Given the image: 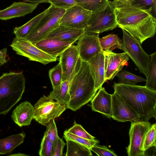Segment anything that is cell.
I'll return each mask as SVG.
<instances>
[{
    "label": "cell",
    "instance_id": "7402d4cb",
    "mask_svg": "<svg viewBox=\"0 0 156 156\" xmlns=\"http://www.w3.org/2000/svg\"><path fill=\"white\" fill-rule=\"evenodd\" d=\"M26 134L22 132L0 139V155L10 154L17 147L23 143Z\"/></svg>",
    "mask_w": 156,
    "mask_h": 156
},
{
    "label": "cell",
    "instance_id": "ac0fdd59",
    "mask_svg": "<svg viewBox=\"0 0 156 156\" xmlns=\"http://www.w3.org/2000/svg\"><path fill=\"white\" fill-rule=\"evenodd\" d=\"M99 90L91 100L92 110L108 118H112V94L108 93L104 87H102Z\"/></svg>",
    "mask_w": 156,
    "mask_h": 156
},
{
    "label": "cell",
    "instance_id": "7a4b0ae2",
    "mask_svg": "<svg viewBox=\"0 0 156 156\" xmlns=\"http://www.w3.org/2000/svg\"><path fill=\"white\" fill-rule=\"evenodd\" d=\"M114 91L123 98L137 112L140 120L148 121L156 119V91L145 86L114 83Z\"/></svg>",
    "mask_w": 156,
    "mask_h": 156
},
{
    "label": "cell",
    "instance_id": "60d3db41",
    "mask_svg": "<svg viewBox=\"0 0 156 156\" xmlns=\"http://www.w3.org/2000/svg\"><path fill=\"white\" fill-rule=\"evenodd\" d=\"M50 0H27V2L38 4L43 3H49Z\"/></svg>",
    "mask_w": 156,
    "mask_h": 156
},
{
    "label": "cell",
    "instance_id": "74e56055",
    "mask_svg": "<svg viewBox=\"0 0 156 156\" xmlns=\"http://www.w3.org/2000/svg\"><path fill=\"white\" fill-rule=\"evenodd\" d=\"M76 0H50L51 4L56 7L67 9L76 4Z\"/></svg>",
    "mask_w": 156,
    "mask_h": 156
},
{
    "label": "cell",
    "instance_id": "8fae6325",
    "mask_svg": "<svg viewBox=\"0 0 156 156\" xmlns=\"http://www.w3.org/2000/svg\"><path fill=\"white\" fill-rule=\"evenodd\" d=\"M92 12L75 5L66 10L60 25L84 30L87 25Z\"/></svg>",
    "mask_w": 156,
    "mask_h": 156
},
{
    "label": "cell",
    "instance_id": "277c9868",
    "mask_svg": "<svg viewBox=\"0 0 156 156\" xmlns=\"http://www.w3.org/2000/svg\"><path fill=\"white\" fill-rule=\"evenodd\" d=\"M26 81L22 72L4 73L0 76V115H5L22 98Z\"/></svg>",
    "mask_w": 156,
    "mask_h": 156
},
{
    "label": "cell",
    "instance_id": "f546056e",
    "mask_svg": "<svg viewBox=\"0 0 156 156\" xmlns=\"http://www.w3.org/2000/svg\"><path fill=\"white\" fill-rule=\"evenodd\" d=\"M156 124L151 125L145 135L143 145V150L145 152L152 147H156Z\"/></svg>",
    "mask_w": 156,
    "mask_h": 156
},
{
    "label": "cell",
    "instance_id": "836d02e7",
    "mask_svg": "<svg viewBox=\"0 0 156 156\" xmlns=\"http://www.w3.org/2000/svg\"><path fill=\"white\" fill-rule=\"evenodd\" d=\"M69 132L77 136L89 140L95 139V137L88 133L80 124L74 121V125L67 130Z\"/></svg>",
    "mask_w": 156,
    "mask_h": 156
},
{
    "label": "cell",
    "instance_id": "30bf717a",
    "mask_svg": "<svg viewBox=\"0 0 156 156\" xmlns=\"http://www.w3.org/2000/svg\"><path fill=\"white\" fill-rule=\"evenodd\" d=\"M151 125L149 121L140 120L131 122L129 130V144L126 148L129 156H144L143 145L145 135Z\"/></svg>",
    "mask_w": 156,
    "mask_h": 156
},
{
    "label": "cell",
    "instance_id": "52a82bcc",
    "mask_svg": "<svg viewBox=\"0 0 156 156\" xmlns=\"http://www.w3.org/2000/svg\"><path fill=\"white\" fill-rule=\"evenodd\" d=\"M117 26L114 8L111 1L103 10L92 13L84 33L88 34H100L112 30Z\"/></svg>",
    "mask_w": 156,
    "mask_h": 156
},
{
    "label": "cell",
    "instance_id": "5b68a950",
    "mask_svg": "<svg viewBox=\"0 0 156 156\" xmlns=\"http://www.w3.org/2000/svg\"><path fill=\"white\" fill-rule=\"evenodd\" d=\"M65 11L51 4L46 14L25 39L34 44L44 39L60 25V20Z\"/></svg>",
    "mask_w": 156,
    "mask_h": 156
},
{
    "label": "cell",
    "instance_id": "ab89813d",
    "mask_svg": "<svg viewBox=\"0 0 156 156\" xmlns=\"http://www.w3.org/2000/svg\"><path fill=\"white\" fill-rule=\"evenodd\" d=\"M7 49L6 48L0 50V66L6 63L8 61Z\"/></svg>",
    "mask_w": 156,
    "mask_h": 156
},
{
    "label": "cell",
    "instance_id": "484cf974",
    "mask_svg": "<svg viewBox=\"0 0 156 156\" xmlns=\"http://www.w3.org/2000/svg\"><path fill=\"white\" fill-rule=\"evenodd\" d=\"M100 46L103 52L112 51L114 49L118 48L121 49L122 41L118 35L110 34L99 38Z\"/></svg>",
    "mask_w": 156,
    "mask_h": 156
},
{
    "label": "cell",
    "instance_id": "9c48e42d",
    "mask_svg": "<svg viewBox=\"0 0 156 156\" xmlns=\"http://www.w3.org/2000/svg\"><path fill=\"white\" fill-rule=\"evenodd\" d=\"M10 46L18 55L46 65L55 62L57 58L45 53L25 39L14 38Z\"/></svg>",
    "mask_w": 156,
    "mask_h": 156
},
{
    "label": "cell",
    "instance_id": "e575fe53",
    "mask_svg": "<svg viewBox=\"0 0 156 156\" xmlns=\"http://www.w3.org/2000/svg\"><path fill=\"white\" fill-rule=\"evenodd\" d=\"M44 126L46 127V130L44 133L55 147V143L58 136L55 119H51Z\"/></svg>",
    "mask_w": 156,
    "mask_h": 156
},
{
    "label": "cell",
    "instance_id": "ffe728a7",
    "mask_svg": "<svg viewBox=\"0 0 156 156\" xmlns=\"http://www.w3.org/2000/svg\"><path fill=\"white\" fill-rule=\"evenodd\" d=\"M88 62L94 80L95 88L98 90L102 87L103 84L105 82L103 52L99 53L91 58Z\"/></svg>",
    "mask_w": 156,
    "mask_h": 156
},
{
    "label": "cell",
    "instance_id": "5bb4252c",
    "mask_svg": "<svg viewBox=\"0 0 156 156\" xmlns=\"http://www.w3.org/2000/svg\"><path fill=\"white\" fill-rule=\"evenodd\" d=\"M104 57L105 80H112L123 66L127 64L129 57L124 52L116 53L112 51L103 52Z\"/></svg>",
    "mask_w": 156,
    "mask_h": 156
},
{
    "label": "cell",
    "instance_id": "f35d334b",
    "mask_svg": "<svg viewBox=\"0 0 156 156\" xmlns=\"http://www.w3.org/2000/svg\"><path fill=\"white\" fill-rule=\"evenodd\" d=\"M66 144L59 136L56 141L53 156L62 155L63 148Z\"/></svg>",
    "mask_w": 156,
    "mask_h": 156
},
{
    "label": "cell",
    "instance_id": "f6af8a7d",
    "mask_svg": "<svg viewBox=\"0 0 156 156\" xmlns=\"http://www.w3.org/2000/svg\"></svg>",
    "mask_w": 156,
    "mask_h": 156
},
{
    "label": "cell",
    "instance_id": "4dcf8cb0",
    "mask_svg": "<svg viewBox=\"0 0 156 156\" xmlns=\"http://www.w3.org/2000/svg\"><path fill=\"white\" fill-rule=\"evenodd\" d=\"M48 73L53 88L58 85L62 81V71L59 62L50 69Z\"/></svg>",
    "mask_w": 156,
    "mask_h": 156
},
{
    "label": "cell",
    "instance_id": "3957f363",
    "mask_svg": "<svg viewBox=\"0 0 156 156\" xmlns=\"http://www.w3.org/2000/svg\"><path fill=\"white\" fill-rule=\"evenodd\" d=\"M97 91L89 63L79 59L70 82V98L66 108L77 110L91 101Z\"/></svg>",
    "mask_w": 156,
    "mask_h": 156
},
{
    "label": "cell",
    "instance_id": "cb8c5ba5",
    "mask_svg": "<svg viewBox=\"0 0 156 156\" xmlns=\"http://www.w3.org/2000/svg\"><path fill=\"white\" fill-rule=\"evenodd\" d=\"M48 9L31 19L23 25L15 28L13 33L18 38L26 39L46 14Z\"/></svg>",
    "mask_w": 156,
    "mask_h": 156
},
{
    "label": "cell",
    "instance_id": "7c38bea8",
    "mask_svg": "<svg viewBox=\"0 0 156 156\" xmlns=\"http://www.w3.org/2000/svg\"><path fill=\"white\" fill-rule=\"evenodd\" d=\"M112 118L122 122L140 120L137 112L116 92L112 94Z\"/></svg>",
    "mask_w": 156,
    "mask_h": 156
},
{
    "label": "cell",
    "instance_id": "1f68e13d",
    "mask_svg": "<svg viewBox=\"0 0 156 156\" xmlns=\"http://www.w3.org/2000/svg\"><path fill=\"white\" fill-rule=\"evenodd\" d=\"M63 134L64 138L74 141L87 147L90 149L94 145L99 143V141L97 140H89L78 136L69 132L67 130L64 131Z\"/></svg>",
    "mask_w": 156,
    "mask_h": 156
},
{
    "label": "cell",
    "instance_id": "6da1fadb",
    "mask_svg": "<svg viewBox=\"0 0 156 156\" xmlns=\"http://www.w3.org/2000/svg\"><path fill=\"white\" fill-rule=\"evenodd\" d=\"M111 2L114 8L117 26L136 38L142 44L153 37L156 32V19L153 10L132 3L131 0L124 3Z\"/></svg>",
    "mask_w": 156,
    "mask_h": 156
},
{
    "label": "cell",
    "instance_id": "e0dca14e",
    "mask_svg": "<svg viewBox=\"0 0 156 156\" xmlns=\"http://www.w3.org/2000/svg\"><path fill=\"white\" fill-rule=\"evenodd\" d=\"M38 4L25 2H15L6 8L0 10V20H6L23 16L31 13Z\"/></svg>",
    "mask_w": 156,
    "mask_h": 156
},
{
    "label": "cell",
    "instance_id": "ee69618b",
    "mask_svg": "<svg viewBox=\"0 0 156 156\" xmlns=\"http://www.w3.org/2000/svg\"><path fill=\"white\" fill-rule=\"evenodd\" d=\"M27 0H23V2H27Z\"/></svg>",
    "mask_w": 156,
    "mask_h": 156
},
{
    "label": "cell",
    "instance_id": "7bdbcfd3",
    "mask_svg": "<svg viewBox=\"0 0 156 156\" xmlns=\"http://www.w3.org/2000/svg\"><path fill=\"white\" fill-rule=\"evenodd\" d=\"M115 1L119 3H124L125 2H126L127 1H129L130 0H114Z\"/></svg>",
    "mask_w": 156,
    "mask_h": 156
},
{
    "label": "cell",
    "instance_id": "d590c367",
    "mask_svg": "<svg viewBox=\"0 0 156 156\" xmlns=\"http://www.w3.org/2000/svg\"><path fill=\"white\" fill-rule=\"evenodd\" d=\"M132 3L143 8L153 10L154 16L156 18V0H131Z\"/></svg>",
    "mask_w": 156,
    "mask_h": 156
},
{
    "label": "cell",
    "instance_id": "4316f807",
    "mask_svg": "<svg viewBox=\"0 0 156 156\" xmlns=\"http://www.w3.org/2000/svg\"><path fill=\"white\" fill-rule=\"evenodd\" d=\"M108 2V0H76V4L93 13L104 10Z\"/></svg>",
    "mask_w": 156,
    "mask_h": 156
},
{
    "label": "cell",
    "instance_id": "603a6c76",
    "mask_svg": "<svg viewBox=\"0 0 156 156\" xmlns=\"http://www.w3.org/2000/svg\"><path fill=\"white\" fill-rule=\"evenodd\" d=\"M69 84L70 82L68 80L62 81L60 84L53 88L48 97L62 105H66L70 98Z\"/></svg>",
    "mask_w": 156,
    "mask_h": 156
},
{
    "label": "cell",
    "instance_id": "2e32d148",
    "mask_svg": "<svg viewBox=\"0 0 156 156\" xmlns=\"http://www.w3.org/2000/svg\"><path fill=\"white\" fill-rule=\"evenodd\" d=\"M75 42L74 41H65L51 38L44 39L34 45L47 54L57 58Z\"/></svg>",
    "mask_w": 156,
    "mask_h": 156
},
{
    "label": "cell",
    "instance_id": "83f0119b",
    "mask_svg": "<svg viewBox=\"0 0 156 156\" xmlns=\"http://www.w3.org/2000/svg\"><path fill=\"white\" fill-rule=\"evenodd\" d=\"M150 56L145 86L150 90L156 91V52L151 54Z\"/></svg>",
    "mask_w": 156,
    "mask_h": 156
},
{
    "label": "cell",
    "instance_id": "d4e9b609",
    "mask_svg": "<svg viewBox=\"0 0 156 156\" xmlns=\"http://www.w3.org/2000/svg\"><path fill=\"white\" fill-rule=\"evenodd\" d=\"M66 142V156H92L91 150L87 147L74 141L64 138Z\"/></svg>",
    "mask_w": 156,
    "mask_h": 156
},
{
    "label": "cell",
    "instance_id": "44dd1931",
    "mask_svg": "<svg viewBox=\"0 0 156 156\" xmlns=\"http://www.w3.org/2000/svg\"><path fill=\"white\" fill-rule=\"evenodd\" d=\"M84 33L83 29H77L59 25L44 38H54L63 41L76 42Z\"/></svg>",
    "mask_w": 156,
    "mask_h": 156
},
{
    "label": "cell",
    "instance_id": "8992f818",
    "mask_svg": "<svg viewBox=\"0 0 156 156\" xmlns=\"http://www.w3.org/2000/svg\"><path fill=\"white\" fill-rule=\"evenodd\" d=\"M123 36L121 40V49L126 53L138 68L140 73L146 77L148 76L150 55L143 49L140 41L124 30L122 29Z\"/></svg>",
    "mask_w": 156,
    "mask_h": 156
},
{
    "label": "cell",
    "instance_id": "9a60e30c",
    "mask_svg": "<svg viewBox=\"0 0 156 156\" xmlns=\"http://www.w3.org/2000/svg\"><path fill=\"white\" fill-rule=\"evenodd\" d=\"M79 59L76 45H71L60 55L59 62L62 71V81L70 82Z\"/></svg>",
    "mask_w": 156,
    "mask_h": 156
},
{
    "label": "cell",
    "instance_id": "f1b7e54d",
    "mask_svg": "<svg viewBox=\"0 0 156 156\" xmlns=\"http://www.w3.org/2000/svg\"><path fill=\"white\" fill-rule=\"evenodd\" d=\"M116 76L118 77L119 83L128 85H136L138 82L146 81V79L126 70H122L117 74Z\"/></svg>",
    "mask_w": 156,
    "mask_h": 156
},
{
    "label": "cell",
    "instance_id": "4fadbf2b",
    "mask_svg": "<svg viewBox=\"0 0 156 156\" xmlns=\"http://www.w3.org/2000/svg\"><path fill=\"white\" fill-rule=\"evenodd\" d=\"M99 34L84 33L78 39L76 46L80 60L88 62L99 53L103 52L100 44Z\"/></svg>",
    "mask_w": 156,
    "mask_h": 156
},
{
    "label": "cell",
    "instance_id": "d6986e66",
    "mask_svg": "<svg viewBox=\"0 0 156 156\" xmlns=\"http://www.w3.org/2000/svg\"><path fill=\"white\" fill-rule=\"evenodd\" d=\"M34 106L29 101L20 103L13 110L11 115L14 122L20 127L30 124L33 119Z\"/></svg>",
    "mask_w": 156,
    "mask_h": 156
},
{
    "label": "cell",
    "instance_id": "8d00e7d4",
    "mask_svg": "<svg viewBox=\"0 0 156 156\" xmlns=\"http://www.w3.org/2000/svg\"><path fill=\"white\" fill-rule=\"evenodd\" d=\"M90 150L99 156H117L112 151L104 146L96 144L92 147Z\"/></svg>",
    "mask_w": 156,
    "mask_h": 156
},
{
    "label": "cell",
    "instance_id": "d6a6232c",
    "mask_svg": "<svg viewBox=\"0 0 156 156\" xmlns=\"http://www.w3.org/2000/svg\"><path fill=\"white\" fill-rule=\"evenodd\" d=\"M55 147L52 143L44 133L39 151L40 156H53Z\"/></svg>",
    "mask_w": 156,
    "mask_h": 156
},
{
    "label": "cell",
    "instance_id": "b9f144b4",
    "mask_svg": "<svg viewBox=\"0 0 156 156\" xmlns=\"http://www.w3.org/2000/svg\"><path fill=\"white\" fill-rule=\"evenodd\" d=\"M9 156H29L26 154L23 153H19L16 154H11L9 155Z\"/></svg>",
    "mask_w": 156,
    "mask_h": 156
},
{
    "label": "cell",
    "instance_id": "ba28073f",
    "mask_svg": "<svg viewBox=\"0 0 156 156\" xmlns=\"http://www.w3.org/2000/svg\"><path fill=\"white\" fill-rule=\"evenodd\" d=\"M33 119L44 126L52 119L59 117L66 110V105L44 95L34 105Z\"/></svg>",
    "mask_w": 156,
    "mask_h": 156
}]
</instances>
